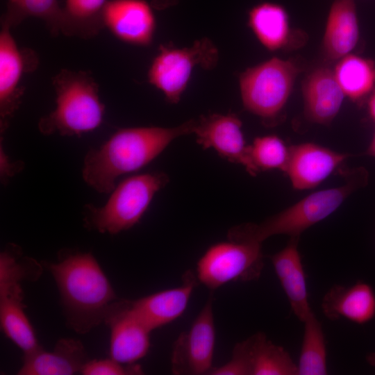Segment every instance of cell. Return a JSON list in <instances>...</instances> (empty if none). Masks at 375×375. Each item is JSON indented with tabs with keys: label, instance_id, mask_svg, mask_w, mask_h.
I'll return each instance as SVG.
<instances>
[{
	"label": "cell",
	"instance_id": "obj_15",
	"mask_svg": "<svg viewBox=\"0 0 375 375\" xmlns=\"http://www.w3.org/2000/svg\"><path fill=\"white\" fill-rule=\"evenodd\" d=\"M349 157L312 142L290 147L289 157L284 172L293 188L309 190L318 186Z\"/></svg>",
	"mask_w": 375,
	"mask_h": 375
},
{
	"label": "cell",
	"instance_id": "obj_31",
	"mask_svg": "<svg viewBox=\"0 0 375 375\" xmlns=\"http://www.w3.org/2000/svg\"><path fill=\"white\" fill-rule=\"evenodd\" d=\"M24 167V162L22 160L11 161L6 154L2 140L0 144V178L2 183L8 182L9 179L20 172Z\"/></svg>",
	"mask_w": 375,
	"mask_h": 375
},
{
	"label": "cell",
	"instance_id": "obj_27",
	"mask_svg": "<svg viewBox=\"0 0 375 375\" xmlns=\"http://www.w3.org/2000/svg\"><path fill=\"white\" fill-rule=\"evenodd\" d=\"M302 323L303 334L297 375H326L327 352L322 324L313 312Z\"/></svg>",
	"mask_w": 375,
	"mask_h": 375
},
{
	"label": "cell",
	"instance_id": "obj_4",
	"mask_svg": "<svg viewBox=\"0 0 375 375\" xmlns=\"http://www.w3.org/2000/svg\"><path fill=\"white\" fill-rule=\"evenodd\" d=\"M52 85L56 107L38 123L42 135L79 137L101 126L106 107L90 71L62 69L53 76Z\"/></svg>",
	"mask_w": 375,
	"mask_h": 375
},
{
	"label": "cell",
	"instance_id": "obj_30",
	"mask_svg": "<svg viewBox=\"0 0 375 375\" xmlns=\"http://www.w3.org/2000/svg\"><path fill=\"white\" fill-rule=\"evenodd\" d=\"M141 366L137 363L124 365L110 357L104 359L89 360L83 367V375H138L142 374Z\"/></svg>",
	"mask_w": 375,
	"mask_h": 375
},
{
	"label": "cell",
	"instance_id": "obj_24",
	"mask_svg": "<svg viewBox=\"0 0 375 375\" xmlns=\"http://www.w3.org/2000/svg\"><path fill=\"white\" fill-rule=\"evenodd\" d=\"M108 0H65L62 6L60 33L90 39L103 29V13Z\"/></svg>",
	"mask_w": 375,
	"mask_h": 375
},
{
	"label": "cell",
	"instance_id": "obj_9",
	"mask_svg": "<svg viewBox=\"0 0 375 375\" xmlns=\"http://www.w3.org/2000/svg\"><path fill=\"white\" fill-rule=\"evenodd\" d=\"M297 365L282 347L258 332L238 342L231 359L209 375H297Z\"/></svg>",
	"mask_w": 375,
	"mask_h": 375
},
{
	"label": "cell",
	"instance_id": "obj_5",
	"mask_svg": "<svg viewBox=\"0 0 375 375\" xmlns=\"http://www.w3.org/2000/svg\"><path fill=\"white\" fill-rule=\"evenodd\" d=\"M169 181L164 172L140 174L124 179L110 192L103 206L85 205V227L110 235L131 228L140 222L155 194Z\"/></svg>",
	"mask_w": 375,
	"mask_h": 375
},
{
	"label": "cell",
	"instance_id": "obj_20",
	"mask_svg": "<svg viewBox=\"0 0 375 375\" xmlns=\"http://www.w3.org/2000/svg\"><path fill=\"white\" fill-rule=\"evenodd\" d=\"M322 309L331 320L345 319L362 325L375 317V291L367 283L333 285L324 296Z\"/></svg>",
	"mask_w": 375,
	"mask_h": 375
},
{
	"label": "cell",
	"instance_id": "obj_25",
	"mask_svg": "<svg viewBox=\"0 0 375 375\" xmlns=\"http://www.w3.org/2000/svg\"><path fill=\"white\" fill-rule=\"evenodd\" d=\"M334 74L345 97L358 101L375 85V65L368 59L348 54L339 60Z\"/></svg>",
	"mask_w": 375,
	"mask_h": 375
},
{
	"label": "cell",
	"instance_id": "obj_23",
	"mask_svg": "<svg viewBox=\"0 0 375 375\" xmlns=\"http://www.w3.org/2000/svg\"><path fill=\"white\" fill-rule=\"evenodd\" d=\"M248 24L260 43L269 51L283 49L292 37L288 12L277 3L264 2L252 8Z\"/></svg>",
	"mask_w": 375,
	"mask_h": 375
},
{
	"label": "cell",
	"instance_id": "obj_16",
	"mask_svg": "<svg viewBox=\"0 0 375 375\" xmlns=\"http://www.w3.org/2000/svg\"><path fill=\"white\" fill-rule=\"evenodd\" d=\"M182 283L143 297L128 300L131 310L151 330L160 328L180 317L186 310L198 283L192 270L182 276Z\"/></svg>",
	"mask_w": 375,
	"mask_h": 375
},
{
	"label": "cell",
	"instance_id": "obj_26",
	"mask_svg": "<svg viewBox=\"0 0 375 375\" xmlns=\"http://www.w3.org/2000/svg\"><path fill=\"white\" fill-rule=\"evenodd\" d=\"M28 17L43 21L52 35L60 33L62 6L58 0H8L1 25L12 29Z\"/></svg>",
	"mask_w": 375,
	"mask_h": 375
},
{
	"label": "cell",
	"instance_id": "obj_21",
	"mask_svg": "<svg viewBox=\"0 0 375 375\" xmlns=\"http://www.w3.org/2000/svg\"><path fill=\"white\" fill-rule=\"evenodd\" d=\"M359 38L355 0H335L328 12L322 47L330 60H340L349 54Z\"/></svg>",
	"mask_w": 375,
	"mask_h": 375
},
{
	"label": "cell",
	"instance_id": "obj_1",
	"mask_svg": "<svg viewBox=\"0 0 375 375\" xmlns=\"http://www.w3.org/2000/svg\"><path fill=\"white\" fill-rule=\"evenodd\" d=\"M42 263L56 282L69 328L85 334L105 324L119 299L92 253L62 249L56 262Z\"/></svg>",
	"mask_w": 375,
	"mask_h": 375
},
{
	"label": "cell",
	"instance_id": "obj_6",
	"mask_svg": "<svg viewBox=\"0 0 375 375\" xmlns=\"http://www.w3.org/2000/svg\"><path fill=\"white\" fill-rule=\"evenodd\" d=\"M299 72L293 61L276 57L247 69L239 78L244 108L265 124L274 122L290 96Z\"/></svg>",
	"mask_w": 375,
	"mask_h": 375
},
{
	"label": "cell",
	"instance_id": "obj_14",
	"mask_svg": "<svg viewBox=\"0 0 375 375\" xmlns=\"http://www.w3.org/2000/svg\"><path fill=\"white\" fill-rule=\"evenodd\" d=\"M153 9L145 0H108L103 13L104 28L123 42L149 46L156 26Z\"/></svg>",
	"mask_w": 375,
	"mask_h": 375
},
{
	"label": "cell",
	"instance_id": "obj_19",
	"mask_svg": "<svg viewBox=\"0 0 375 375\" xmlns=\"http://www.w3.org/2000/svg\"><path fill=\"white\" fill-rule=\"evenodd\" d=\"M89 360L83 343L74 338H60L52 351L42 347L24 355L19 375H72L80 373Z\"/></svg>",
	"mask_w": 375,
	"mask_h": 375
},
{
	"label": "cell",
	"instance_id": "obj_28",
	"mask_svg": "<svg viewBox=\"0 0 375 375\" xmlns=\"http://www.w3.org/2000/svg\"><path fill=\"white\" fill-rule=\"evenodd\" d=\"M42 262L24 256L16 244H8L0 253V292L21 285L22 281L35 282L41 276Z\"/></svg>",
	"mask_w": 375,
	"mask_h": 375
},
{
	"label": "cell",
	"instance_id": "obj_22",
	"mask_svg": "<svg viewBox=\"0 0 375 375\" xmlns=\"http://www.w3.org/2000/svg\"><path fill=\"white\" fill-rule=\"evenodd\" d=\"M22 285L0 292V324L6 336L28 355L42 347L24 311Z\"/></svg>",
	"mask_w": 375,
	"mask_h": 375
},
{
	"label": "cell",
	"instance_id": "obj_32",
	"mask_svg": "<svg viewBox=\"0 0 375 375\" xmlns=\"http://www.w3.org/2000/svg\"><path fill=\"white\" fill-rule=\"evenodd\" d=\"M178 0H152L151 5L154 9L163 10L175 5Z\"/></svg>",
	"mask_w": 375,
	"mask_h": 375
},
{
	"label": "cell",
	"instance_id": "obj_12",
	"mask_svg": "<svg viewBox=\"0 0 375 375\" xmlns=\"http://www.w3.org/2000/svg\"><path fill=\"white\" fill-rule=\"evenodd\" d=\"M197 142L204 149H212L227 160L242 165L256 176L246 144L241 120L233 113H212L195 119L193 130Z\"/></svg>",
	"mask_w": 375,
	"mask_h": 375
},
{
	"label": "cell",
	"instance_id": "obj_7",
	"mask_svg": "<svg viewBox=\"0 0 375 375\" xmlns=\"http://www.w3.org/2000/svg\"><path fill=\"white\" fill-rule=\"evenodd\" d=\"M219 60L215 44L203 38L189 47L160 45L148 70L149 83L163 93L170 103H177L185 91L194 68L214 69Z\"/></svg>",
	"mask_w": 375,
	"mask_h": 375
},
{
	"label": "cell",
	"instance_id": "obj_34",
	"mask_svg": "<svg viewBox=\"0 0 375 375\" xmlns=\"http://www.w3.org/2000/svg\"><path fill=\"white\" fill-rule=\"evenodd\" d=\"M366 153L369 156L375 157V131L373 135L371 142L367 149Z\"/></svg>",
	"mask_w": 375,
	"mask_h": 375
},
{
	"label": "cell",
	"instance_id": "obj_13",
	"mask_svg": "<svg viewBox=\"0 0 375 375\" xmlns=\"http://www.w3.org/2000/svg\"><path fill=\"white\" fill-rule=\"evenodd\" d=\"M105 324L110 330L109 357L131 365L147 354L152 331L131 310L127 299L117 300Z\"/></svg>",
	"mask_w": 375,
	"mask_h": 375
},
{
	"label": "cell",
	"instance_id": "obj_35",
	"mask_svg": "<svg viewBox=\"0 0 375 375\" xmlns=\"http://www.w3.org/2000/svg\"><path fill=\"white\" fill-rule=\"evenodd\" d=\"M367 362L375 368V352L371 353L366 356Z\"/></svg>",
	"mask_w": 375,
	"mask_h": 375
},
{
	"label": "cell",
	"instance_id": "obj_29",
	"mask_svg": "<svg viewBox=\"0 0 375 375\" xmlns=\"http://www.w3.org/2000/svg\"><path fill=\"white\" fill-rule=\"evenodd\" d=\"M290 147L278 136L257 137L249 145V156L256 174L262 171L278 169L284 172Z\"/></svg>",
	"mask_w": 375,
	"mask_h": 375
},
{
	"label": "cell",
	"instance_id": "obj_17",
	"mask_svg": "<svg viewBox=\"0 0 375 375\" xmlns=\"http://www.w3.org/2000/svg\"><path fill=\"white\" fill-rule=\"evenodd\" d=\"M302 94L306 118L323 125L331 123L345 97L333 69L324 67L315 69L306 76Z\"/></svg>",
	"mask_w": 375,
	"mask_h": 375
},
{
	"label": "cell",
	"instance_id": "obj_11",
	"mask_svg": "<svg viewBox=\"0 0 375 375\" xmlns=\"http://www.w3.org/2000/svg\"><path fill=\"white\" fill-rule=\"evenodd\" d=\"M39 65L37 53L18 46L11 28L1 25L0 31V131L3 134L10 119L19 109L25 88L22 81L25 74L35 71Z\"/></svg>",
	"mask_w": 375,
	"mask_h": 375
},
{
	"label": "cell",
	"instance_id": "obj_18",
	"mask_svg": "<svg viewBox=\"0 0 375 375\" xmlns=\"http://www.w3.org/2000/svg\"><path fill=\"white\" fill-rule=\"evenodd\" d=\"M299 238L270 256L280 284L295 316L303 322L313 311L308 301L306 274L298 249Z\"/></svg>",
	"mask_w": 375,
	"mask_h": 375
},
{
	"label": "cell",
	"instance_id": "obj_33",
	"mask_svg": "<svg viewBox=\"0 0 375 375\" xmlns=\"http://www.w3.org/2000/svg\"><path fill=\"white\" fill-rule=\"evenodd\" d=\"M367 107L369 115L372 119L375 122V92L369 99Z\"/></svg>",
	"mask_w": 375,
	"mask_h": 375
},
{
	"label": "cell",
	"instance_id": "obj_3",
	"mask_svg": "<svg viewBox=\"0 0 375 375\" xmlns=\"http://www.w3.org/2000/svg\"><path fill=\"white\" fill-rule=\"evenodd\" d=\"M345 183L313 192L260 223L247 222L231 227L228 240L262 244L276 235H300L333 213L355 191L366 185L367 172L362 167L349 170Z\"/></svg>",
	"mask_w": 375,
	"mask_h": 375
},
{
	"label": "cell",
	"instance_id": "obj_2",
	"mask_svg": "<svg viewBox=\"0 0 375 375\" xmlns=\"http://www.w3.org/2000/svg\"><path fill=\"white\" fill-rule=\"evenodd\" d=\"M195 119L174 127L140 126L115 131L98 148L85 154L82 177L102 194H110L117 178L145 167L175 139L193 133Z\"/></svg>",
	"mask_w": 375,
	"mask_h": 375
},
{
	"label": "cell",
	"instance_id": "obj_10",
	"mask_svg": "<svg viewBox=\"0 0 375 375\" xmlns=\"http://www.w3.org/2000/svg\"><path fill=\"white\" fill-rule=\"evenodd\" d=\"M212 302L210 296L190 328L174 341L170 358L173 374L209 375L214 367L216 331Z\"/></svg>",
	"mask_w": 375,
	"mask_h": 375
},
{
	"label": "cell",
	"instance_id": "obj_8",
	"mask_svg": "<svg viewBox=\"0 0 375 375\" xmlns=\"http://www.w3.org/2000/svg\"><path fill=\"white\" fill-rule=\"evenodd\" d=\"M264 267L262 244L228 240L211 245L199 259L198 281L211 290L230 282L258 279Z\"/></svg>",
	"mask_w": 375,
	"mask_h": 375
}]
</instances>
